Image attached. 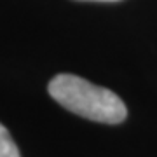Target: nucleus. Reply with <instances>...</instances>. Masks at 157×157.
Returning <instances> with one entry per match:
<instances>
[{"instance_id":"1","label":"nucleus","mask_w":157,"mask_h":157,"mask_svg":"<svg viewBox=\"0 0 157 157\" xmlns=\"http://www.w3.org/2000/svg\"><path fill=\"white\" fill-rule=\"evenodd\" d=\"M49 94L63 108L94 122L119 124L128 115L124 101L113 91L72 73H59L52 78Z\"/></svg>"},{"instance_id":"2","label":"nucleus","mask_w":157,"mask_h":157,"mask_svg":"<svg viewBox=\"0 0 157 157\" xmlns=\"http://www.w3.org/2000/svg\"><path fill=\"white\" fill-rule=\"evenodd\" d=\"M0 157H21L11 133L0 124Z\"/></svg>"}]
</instances>
